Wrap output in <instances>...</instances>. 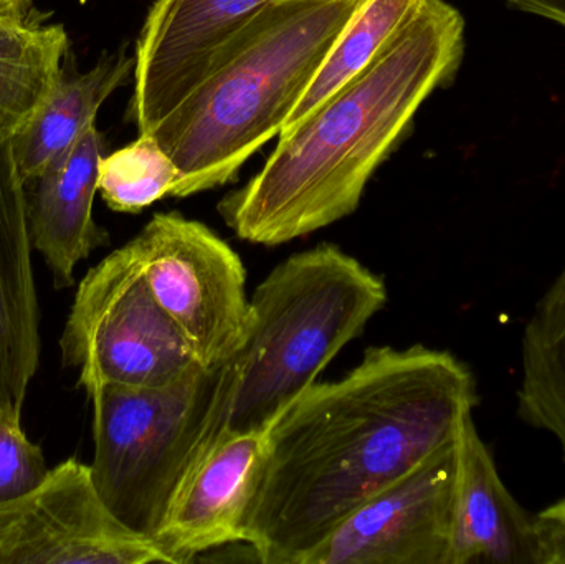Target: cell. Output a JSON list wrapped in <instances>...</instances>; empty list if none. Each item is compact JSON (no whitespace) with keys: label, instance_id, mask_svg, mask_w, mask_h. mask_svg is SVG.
I'll return each instance as SVG.
<instances>
[{"label":"cell","instance_id":"cell-1","mask_svg":"<svg viewBox=\"0 0 565 564\" xmlns=\"http://www.w3.org/2000/svg\"><path fill=\"white\" fill-rule=\"evenodd\" d=\"M477 380L448 351L369 348L315 383L265 433L245 543L264 564H301L345 517L457 439Z\"/></svg>","mask_w":565,"mask_h":564},{"label":"cell","instance_id":"cell-2","mask_svg":"<svg viewBox=\"0 0 565 564\" xmlns=\"http://www.w3.org/2000/svg\"><path fill=\"white\" fill-rule=\"evenodd\" d=\"M463 52V15L425 0L364 72L281 135L264 169L218 202L225 224L242 241L277 247L351 215Z\"/></svg>","mask_w":565,"mask_h":564},{"label":"cell","instance_id":"cell-3","mask_svg":"<svg viewBox=\"0 0 565 564\" xmlns=\"http://www.w3.org/2000/svg\"><path fill=\"white\" fill-rule=\"evenodd\" d=\"M362 2L274 0L215 53L198 85L149 132L181 171L172 198L234 181L280 136Z\"/></svg>","mask_w":565,"mask_h":564},{"label":"cell","instance_id":"cell-4","mask_svg":"<svg viewBox=\"0 0 565 564\" xmlns=\"http://www.w3.org/2000/svg\"><path fill=\"white\" fill-rule=\"evenodd\" d=\"M385 304L382 277L338 245L277 265L250 298L247 333L225 363L221 434L267 433Z\"/></svg>","mask_w":565,"mask_h":564},{"label":"cell","instance_id":"cell-5","mask_svg":"<svg viewBox=\"0 0 565 564\" xmlns=\"http://www.w3.org/2000/svg\"><path fill=\"white\" fill-rule=\"evenodd\" d=\"M92 476L113 515L154 542L179 490L221 434L225 363L164 387L106 384L88 394Z\"/></svg>","mask_w":565,"mask_h":564},{"label":"cell","instance_id":"cell-6","mask_svg":"<svg viewBox=\"0 0 565 564\" xmlns=\"http://www.w3.org/2000/svg\"><path fill=\"white\" fill-rule=\"evenodd\" d=\"M60 350L86 394L106 384L164 387L205 368L152 294L131 241L79 281Z\"/></svg>","mask_w":565,"mask_h":564},{"label":"cell","instance_id":"cell-7","mask_svg":"<svg viewBox=\"0 0 565 564\" xmlns=\"http://www.w3.org/2000/svg\"><path fill=\"white\" fill-rule=\"evenodd\" d=\"M152 294L202 366L227 363L250 320L247 270L212 228L179 212H159L131 241Z\"/></svg>","mask_w":565,"mask_h":564},{"label":"cell","instance_id":"cell-8","mask_svg":"<svg viewBox=\"0 0 565 564\" xmlns=\"http://www.w3.org/2000/svg\"><path fill=\"white\" fill-rule=\"evenodd\" d=\"M149 563L171 564L113 515L79 460L58 464L29 496L0 506V564Z\"/></svg>","mask_w":565,"mask_h":564},{"label":"cell","instance_id":"cell-9","mask_svg":"<svg viewBox=\"0 0 565 564\" xmlns=\"http://www.w3.org/2000/svg\"><path fill=\"white\" fill-rule=\"evenodd\" d=\"M457 439L345 517L301 564H447Z\"/></svg>","mask_w":565,"mask_h":564},{"label":"cell","instance_id":"cell-10","mask_svg":"<svg viewBox=\"0 0 565 564\" xmlns=\"http://www.w3.org/2000/svg\"><path fill=\"white\" fill-rule=\"evenodd\" d=\"M274 0H154L136 42L129 115L151 132L204 75L215 53Z\"/></svg>","mask_w":565,"mask_h":564},{"label":"cell","instance_id":"cell-11","mask_svg":"<svg viewBox=\"0 0 565 564\" xmlns=\"http://www.w3.org/2000/svg\"><path fill=\"white\" fill-rule=\"evenodd\" d=\"M265 457V434H221L192 469L154 539L171 564L245 543Z\"/></svg>","mask_w":565,"mask_h":564},{"label":"cell","instance_id":"cell-12","mask_svg":"<svg viewBox=\"0 0 565 564\" xmlns=\"http://www.w3.org/2000/svg\"><path fill=\"white\" fill-rule=\"evenodd\" d=\"M457 453L447 564H543L536 520L504 486L473 413L461 421Z\"/></svg>","mask_w":565,"mask_h":564},{"label":"cell","instance_id":"cell-13","mask_svg":"<svg viewBox=\"0 0 565 564\" xmlns=\"http://www.w3.org/2000/svg\"><path fill=\"white\" fill-rule=\"evenodd\" d=\"M25 182L12 142L0 141V409L22 414L39 370V297Z\"/></svg>","mask_w":565,"mask_h":564},{"label":"cell","instance_id":"cell-14","mask_svg":"<svg viewBox=\"0 0 565 564\" xmlns=\"http://www.w3.org/2000/svg\"><path fill=\"white\" fill-rule=\"evenodd\" d=\"M105 141L96 125L39 178L25 184L32 245L58 290L75 284V268L109 235L93 217Z\"/></svg>","mask_w":565,"mask_h":564},{"label":"cell","instance_id":"cell-15","mask_svg":"<svg viewBox=\"0 0 565 564\" xmlns=\"http://www.w3.org/2000/svg\"><path fill=\"white\" fill-rule=\"evenodd\" d=\"M135 55L126 46L103 55L89 72L58 79L29 125L12 139L13 156L25 184L39 178L95 125L103 103L135 72Z\"/></svg>","mask_w":565,"mask_h":564},{"label":"cell","instance_id":"cell-16","mask_svg":"<svg viewBox=\"0 0 565 564\" xmlns=\"http://www.w3.org/2000/svg\"><path fill=\"white\" fill-rule=\"evenodd\" d=\"M516 416L550 434L565 464V265L524 324Z\"/></svg>","mask_w":565,"mask_h":564},{"label":"cell","instance_id":"cell-17","mask_svg":"<svg viewBox=\"0 0 565 564\" xmlns=\"http://www.w3.org/2000/svg\"><path fill=\"white\" fill-rule=\"evenodd\" d=\"M68 33L39 13L0 25V141H12L46 102L63 73Z\"/></svg>","mask_w":565,"mask_h":564},{"label":"cell","instance_id":"cell-18","mask_svg":"<svg viewBox=\"0 0 565 564\" xmlns=\"http://www.w3.org/2000/svg\"><path fill=\"white\" fill-rule=\"evenodd\" d=\"M425 0H364L322 62L311 85L281 128L291 131L342 86L364 72L388 42L411 22Z\"/></svg>","mask_w":565,"mask_h":564},{"label":"cell","instance_id":"cell-19","mask_svg":"<svg viewBox=\"0 0 565 564\" xmlns=\"http://www.w3.org/2000/svg\"><path fill=\"white\" fill-rule=\"evenodd\" d=\"M181 171L154 136L145 132L99 166L98 192L111 211L138 214L172 195Z\"/></svg>","mask_w":565,"mask_h":564},{"label":"cell","instance_id":"cell-20","mask_svg":"<svg viewBox=\"0 0 565 564\" xmlns=\"http://www.w3.org/2000/svg\"><path fill=\"white\" fill-rule=\"evenodd\" d=\"M49 472L42 447L23 430L22 414L0 409V506L29 496Z\"/></svg>","mask_w":565,"mask_h":564},{"label":"cell","instance_id":"cell-21","mask_svg":"<svg viewBox=\"0 0 565 564\" xmlns=\"http://www.w3.org/2000/svg\"><path fill=\"white\" fill-rule=\"evenodd\" d=\"M541 563L565 564V497L534 515Z\"/></svg>","mask_w":565,"mask_h":564},{"label":"cell","instance_id":"cell-22","mask_svg":"<svg viewBox=\"0 0 565 564\" xmlns=\"http://www.w3.org/2000/svg\"><path fill=\"white\" fill-rule=\"evenodd\" d=\"M511 6L565 26V0H508Z\"/></svg>","mask_w":565,"mask_h":564},{"label":"cell","instance_id":"cell-23","mask_svg":"<svg viewBox=\"0 0 565 564\" xmlns=\"http://www.w3.org/2000/svg\"><path fill=\"white\" fill-rule=\"evenodd\" d=\"M33 12V0H0V25L29 19Z\"/></svg>","mask_w":565,"mask_h":564}]
</instances>
